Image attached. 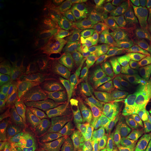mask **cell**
<instances>
[{
  "instance_id": "1",
  "label": "cell",
  "mask_w": 151,
  "mask_h": 151,
  "mask_svg": "<svg viewBox=\"0 0 151 151\" xmlns=\"http://www.w3.org/2000/svg\"><path fill=\"white\" fill-rule=\"evenodd\" d=\"M97 124L104 129V133L115 135L119 141L129 135L150 134L151 97L132 91L116 112L94 125Z\"/></svg>"
},
{
  "instance_id": "2",
  "label": "cell",
  "mask_w": 151,
  "mask_h": 151,
  "mask_svg": "<svg viewBox=\"0 0 151 151\" xmlns=\"http://www.w3.org/2000/svg\"><path fill=\"white\" fill-rule=\"evenodd\" d=\"M132 71H151L143 57L123 43H105L92 65V76L118 74Z\"/></svg>"
},
{
  "instance_id": "3",
  "label": "cell",
  "mask_w": 151,
  "mask_h": 151,
  "mask_svg": "<svg viewBox=\"0 0 151 151\" xmlns=\"http://www.w3.org/2000/svg\"><path fill=\"white\" fill-rule=\"evenodd\" d=\"M110 16L117 17L123 22L124 44L137 54L144 56L151 46V29L144 17L136 14L126 1L113 4Z\"/></svg>"
},
{
  "instance_id": "4",
  "label": "cell",
  "mask_w": 151,
  "mask_h": 151,
  "mask_svg": "<svg viewBox=\"0 0 151 151\" xmlns=\"http://www.w3.org/2000/svg\"><path fill=\"white\" fill-rule=\"evenodd\" d=\"M150 71H132L92 77L88 96H107L130 92L144 82Z\"/></svg>"
},
{
  "instance_id": "5",
  "label": "cell",
  "mask_w": 151,
  "mask_h": 151,
  "mask_svg": "<svg viewBox=\"0 0 151 151\" xmlns=\"http://www.w3.org/2000/svg\"><path fill=\"white\" fill-rule=\"evenodd\" d=\"M130 92L116 95L88 96L81 109L83 118L93 125L102 121L116 112Z\"/></svg>"
},
{
  "instance_id": "6",
  "label": "cell",
  "mask_w": 151,
  "mask_h": 151,
  "mask_svg": "<svg viewBox=\"0 0 151 151\" xmlns=\"http://www.w3.org/2000/svg\"><path fill=\"white\" fill-rule=\"evenodd\" d=\"M105 43H125L123 22L117 17L110 16L106 24Z\"/></svg>"
},
{
  "instance_id": "7",
  "label": "cell",
  "mask_w": 151,
  "mask_h": 151,
  "mask_svg": "<svg viewBox=\"0 0 151 151\" xmlns=\"http://www.w3.org/2000/svg\"><path fill=\"white\" fill-rule=\"evenodd\" d=\"M48 101V97L46 95L24 99L20 102L18 109L20 113L24 114L39 112L46 109Z\"/></svg>"
},
{
  "instance_id": "8",
  "label": "cell",
  "mask_w": 151,
  "mask_h": 151,
  "mask_svg": "<svg viewBox=\"0 0 151 151\" xmlns=\"http://www.w3.org/2000/svg\"><path fill=\"white\" fill-rule=\"evenodd\" d=\"M90 151H129L120 141H103L92 146Z\"/></svg>"
},
{
  "instance_id": "9",
  "label": "cell",
  "mask_w": 151,
  "mask_h": 151,
  "mask_svg": "<svg viewBox=\"0 0 151 151\" xmlns=\"http://www.w3.org/2000/svg\"><path fill=\"white\" fill-rule=\"evenodd\" d=\"M16 81H15L14 72H9L4 74L0 78V88L2 93L11 94L15 91Z\"/></svg>"
},
{
  "instance_id": "10",
  "label": "cell",
  "mask_w": 151,
  "mask_h": 151,
  "mask_svg": "<svg viewBox=\"0 0 151 151\" xmlns=\"http://www.w3.org/2000/svg\"><path fill=\"white\" fill-rule=\"evenodd\" d=\"M44 143H43V137L41 135H32L28 137L22 143L24 151H42Z\"/></svg>"
},
{
  "instance_id": "11",
  "label": "cell",
  "mask_w": 151,
  "mask_h": 151,
  "mask_svg": "<svg viewBox=\"0 0 151 151\" xmlns=\"http://www.w3.org/2000/svg\"><path fill=\"white\" fill-rule=\"evenodd\" d=\"M132 9L141 17H146L151 13V0H134L129 1Z\"/></svg>"
},
{
  "instance_id": "12",
  "label": "cell",
  "mask_w": 151,
  "mask_h": 151,
  "mask_svg": "<svg viewBox=\"0 0 151 151\" xmlns=\"http://www.w3.org/2000/svg\"><path fill=\"white\" fill-rule=\"evenodd\" d=\"M133 92L141 96L151 97V71L149 73L144 82L138 87L137 89L133 90Z\"/></svg>"
},
{
  "instance_id": "13",
  "label": "cell",
  "mask_w": 151,
  "mask_h": 151,
  "mask_svg": "<svg viewBox=\"0 0 151 151\" xmlns=\"http://www.w3.org/2000/svg\"><path fill=\"white\" fill-rule=\"evenodd\" d=\"M11 14L8 8L6 7H1V22L5 23L8 22L10 20Z\"/></svg>"
},
{
  "instance_id": "14",
  "label": "cell",
  "mask_w": 151,
  "mask_h": 151,
  "mask_svg": "<svg viewBox=\"0 0 151 151\" xmlns=\"http://www.w3.org/2000/svg\"><path fill=\"white\" fill-rule=\"evenodd\" d=\"M144 57V60L146 61V65H148V67H149V69L151 70V46L150 48L147 50Z\"/></svg>"
},
{
  "instance_id": "15",
  "label": "cell",
  "mask_w": 151,
  "mask_h": 151,
  "mask_svg": "<svg viewBox=\"0 0 151 151\" xmlns=\"http://www.w3.org/2000/svg\"><path fill=\"white\" fill-rule=\"evenodd\" d=\"M144 18H145V20H146V23L148 24V27H150V29H151V13L150 14H148L147 16L144 17Z\"/></svg>"
},
{
  "instance_id": "16",
  "label": "cell",
  "mask_w": 151,
  "mask_h": 151,
  "mask_svg": "<svg viewBox=\"0 0 151 151\" xmlns=\"http://www.w3.org/2000/svg\"><path fill=\"white\" fill-rule=\"evenodd\" d=\"M144 151H151V143L146 147V148H145Z\"/></svg>"
},
{
  "instance_id": "17",
  "label": "cell",
  "mask_w": 151,
  "mask_h": 151,
  "mask_svg": "<svg viewBox=\"0 0 151 151\" xmlns=\"http://www.w3.org/2000/svg\"><path fill=\"white\" fill-rule=\"evenodd\" d=\"M129 151H142V150H129ZM144 151V150H143Z\"/></svg>"
},
{
  "instance_id": "18",
  "label": "cell",
  "mask_w": 151,
  "mask_h": 151,
  "mask_svg": "<svg viewBox=\"0 0 151 151\" xmlns=\"http://www.w3.org/2000/svg\"><path fill=\"white\" fill-rule=\"evenodd\" d=\"M11 151H20V150H11Z\"/></svg>"
},
{
  "instance_id": "19",
  "label": "cell",
  "mask_w": 151,
  "mask_h": 151,
  "mask_svg": "<svg viewBox=\"0 0 151 151\" xmlns=\"http://www.w3.org/2000/svg\"><path fill=\"white\" fill-rule=\"evenodd\" d=\"M88 151H90V150H88Z\"/></svg>"
}]
</instances>
